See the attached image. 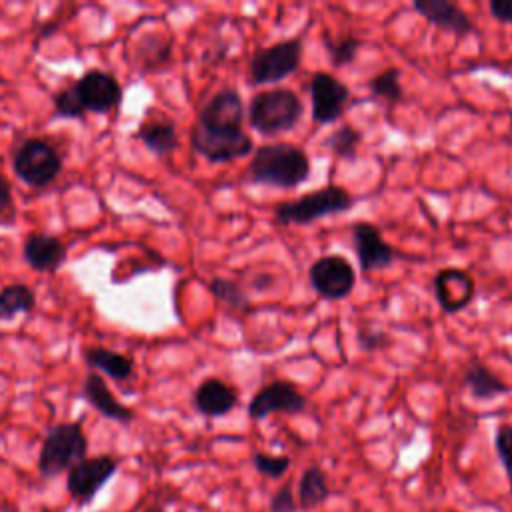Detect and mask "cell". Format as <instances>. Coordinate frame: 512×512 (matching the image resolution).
Returning <instances> with one entry per match:
<instances>
[{
	"label": "cell",
	"mask_w": 512,
	"mask_h": 512,
	"mask_svg": "<svg viewBox=\"0 0 512 512\" xmlns=\"http://www.w3.org/2000/svg\"><path fill=\"white\" fill-rule=\"evenodd\" d=\"M190 144L210 162H232L248 156L254 148V142L246 130L238 134H206L192 128Z\"/></svg>",
	"instance_id": "obj_15"
},
{
	"label": "cell",
	"mask_w": 512,
	"mask_h": 512,
	"mask_svg": "<svg viewBox=\"0 0 512 512\" xmlns=\"http://www.w3.org/2000/svg\"><path fill=\"white\" fill-rule=\"evenodd\" d=\"M432 288H434V298L438 306L446 314H456L464 310L474 300V294H476L474 278L466 270L454 268V266L438 270L434 274Z\"/></svg>",
	"instance_id": "obj_14"
},
{
	"label": "cell",
	"mask_w": 512,
	"mask_h": 512,
	"mask_svg": "<svg viewBox=\"0 0 512 512\" xmlns=\"http://www.w3.org/2000/svg\"><path fill=\"white\" fill-rule=\"evenodd\" d=\"M14 202H12V188L6 176L0 172V226H10L14 220Z\"/></svg>",
	"instance_id": "obj_33"
},
{
	"label": "cell",
	"mask_w": 512,
	"mask_h": 512,
	"mask_svg": "<svg viewBox=\"0 0 512 512\" xmlns=\"http://www.w3.org/2000/svg\"><path fill=\"white\" fill-rule=\"evenodd\" d=\"M208 290H210V294H212L218 302L226 304V306L232 308V310L246 312V310L250 308V300H248V296L244 294V290H242L236 282H232V280H228V278H220V276L212 278V280L208 282Z\"/></svg>",
	"instance_id": "obj_26"
},
{
	"label": "cell",
	"mask_w": 512,
	"mask_h": 512,
	"mask_svg": "<svg viewBox=\"0 0 512 512\" xmlns=\"http://www.w3.org/2000/svg\"><path fill=\"white\" fill-rule=\"evenodd\" d=\"M352 248L356 252L360 270L366 274L374 270H384L392 266L396 258H400V252L390 246L382 238L380 228L370 222H356L352 226Z\"/></svg>",
	"instance_id": "obj_12"
},
{
	"label": "cell",
	"mask_w": 512,
	"mask_h": 512,
	"mask_svg": "<svg viewBox=\"0 0 512 512\" xmlns=\"http://www.w3.org/2000/svg\"><path fill=\"white\" fill-rule=\"evenodd\" d=\"M270 512H298V504L290 486H282L270 498Z\"/></svg>",
	"instance_id": "obj_34"
},
{
	"label": "cell",
	"mask_w": 512,
	"mask_h": 512,
	"mask_svg": "<svg viewBox=\"0 0 512 512\" xmlns=\"http://www.w3.org/2000/svg\"><path fill=\"white\" fill-rule=\"evenodd\" d=\"M368 88L372 92V96L384 98L388 102H400L404 100V88L400 84V70L390 66L386 70H382L380 74L372 76L368 80Z\"/></svg>",
	"instance_id": "obj_27"
},
{
	"label": "cell",
	"mask_w": 512,
	"mask_h": 512,
	"mask_svg": "<svg viewBox=\"0 0 512 512\" xmlns=\"http://www.w3.org/2000/svg\"><path fill=\"white\" fill-rule=\"evenodd\" d=\"M74 86L86 112L106 114L122 102V86L104 70H88L74 82Z\"/></svg>",
	"instance_id": "obj_13"
},
{
	"label": "cell",
	"mask_w": 512,
	"mask_h": 512,
	"mask_svg": "<svg viewBox=\"0 0 512 512\" xmlns=\"http://www.w3.org/2000/svg\"><path fill=\"white\" fill-rule=\"evenodd\" d=\"M412 8L424 16L430 24L438 26L440 30L466 36L474 32V22L464 12V8L450 0H414Z\"/></svg>",
	"instance_id": "obj_16"
},
{
	"label": "cell",
	"mask_w": 512,
	"mask_h": 512,
	"mask_svg": "<svg viewBox=\"0 0 512 512\" xmlns=\"http://www.w3.org/2000/svg\"><path fill=\"white\" fill-rule=\"evenodd\" d=\"M304 112L300 96L290 88H270L252 96L248 124L262 136L286 134L296 128Z\"/></svg>",
	"instance_id": "obj_2"
},
{
	"label": "cell",
	"mask_w": 512,
	"mask_h": 512,
	"mask_svg": "<svg viewBox=\"0 0 512 512\" xmlns=\"http://www.w3.org/2000/svg\"><path fill=\"white\" fill-rule=\"evenodd\" d=\"M12 166L22 182L34 188H42L54 182L60 174L62 156L50 142L42 138H30L18 148Z\"/></svg>",
	"instance_id": "obj_6"
},
{
	"label": "cell",
	"mask_w": 512,
	"mask_h": 512,
	"mask_svg": "<svg viewBox=\"0 0 512 512\" xmlns=\"http://www.w3.org/2000/svg\"><path fill=\"white\" fill-rule=\"evenodd\" d=\"M302 38H286L258 48L248 64L250 84H276L294 74L302 62Z\"/></svg>",
	"instance_id": "obj_5"
},
{
	"label": "cell",
	"mask_w": 512,
	"mask_h": 512,
	"mask_svg": "<svg viewBox=\"0 0 512 512\" xmlns=\"http://www.w3.org/2000/svg\"><path fill=\"white\" fill-rule=\"evenodd\" d=\"M312 120L316 124L336 122L350 100V88L330 72H314L310 78Z\"/></svg>",
	"instance_id": "obj_11"
},
{
	"label": "cell",
	"mask_w": 512,
	"mask_h": 512,
	"mask_svg": "<svg viewBox=\"0 0 512 512\" xmlns=\"http://www.w3.org/2000/svg\"><path fill=\"white\" fill-rule=\"evenodd\" d=\"M86 452L88 440L80 422L54 424L44 436L38 456V470L46 478L58 476L84 460Z\"/></svg>",
	"instance_id": "obj_4"
},
{
	"label": "cell",
	"mask_w": 512,
	"mask_h": 512,
	"mask_svg": "<svg viewBox=\"0 0 512 512\" xmlns=\"http://www.w3.org/2000/svg\"><path fill=\"white\" fill-rule=\"evenodd\" d=\"M84 360L90 368L104 372L106 376H110L116 382H124L132 376L134 372V360L130 356L118 354L114 350H108L104 346H90L84 352Z\"/></svg>",
	"instance_id": "obj_22"
},
{
	"label": "cell",
	"mask_w": 512,
	"mask_h": 512,
	"mask_svg": "<svg viewBox=\"0 0 512 512\" xmlns=\"http://www.w3.org/2000/svg\"><path fill=\"white\" fill-rule=\"evenodd\" d=\"M54 108H56V114L64 116V118H84V114H86L74 84H70L54 94Z\"/></svg>",
	"instance_id": "obj_29"
},
{
	"label": "cell",
	"mask_w": 512,
	"mask_h": 512,
	"mask_svg": "<svg viewBox=\"0 0 512 512\" xmlns=\"http://www.w3.org/2000/svg\"><path fill=\"white\" fill-rule=\"evenodd\" d=\"M362 142V134L350 126V124H344L336 130H332L326 140H324V148L330 150L336 158H342V160H356L358 156V146Z\"/></svg>",
	"instance_id": "obj_25"
},
{
	"label": "cell",
	"mask_w": 512,
	"mask_h": 512,
	"mask_svg": "<svg viewBox=\"0 0 512 512\" xmlns=\"http://www.w3.org/2000/svg\"><path fill=\"white\" fill-rule=\"evenodd\" d=\"M82 398L96 410L100 412L104 418H110L114 422L120 424H128L134 418L132 408L124 406L122 402L116 400V396L110 392L108 384L104 382V378L96 372H90L84 382H82Z\"/></svg>",
	"instance_id": "obj_18"
},
{
	"label": "cell",
	"mask_w": 512,
	"mask_h": 512,
	"mask_svg": "<svg viewBox=\"0 0 512 512\" xmlns=\"http://www.w3.org/2000/svg\"><path fill=\"white\" fill-rule=\"evenodd\" d=\"M330 496L328 480L322 468L308 466L298 482V508L308 510L320 506Z\"/></svg>",
	"instance_id": "obj_23"
},
{
	"label": "cell",
	"mask_w": 512,
	"mask_h": 512,
	"mask_svg": "<svg viewBox=\"0 0 512 512\" xmlns=\"http://www.w3.org/2000/svg\"><path fill=\"white\" fill-rule=\"evenodd\" d=\"M118 460L110 454H100L84 458L74 464L66 474L68 494L80 504L86 506L102 490V486L116 474Z\"/></svg>",
	"instance_id": "obj_8"
},
{
	"label": "cell",
	"mask_w": 512,
	"mask_h": 512,
	"mask_svg": "<svg viewBox=\"0 0 512 512\" xmlns=\"http://www.w3.org/2000/svg\"><path fill=\"white\" fill-rule=\"evenodd\" d=\"M144 512H166L162 506H150L148 510H144Z\"/></svg>",
	"instance_id": "obj_36"
},
{
	"label": "cell",
	"mask_w": 512,
	"mask_h": 512,
	"mask_svg": "<svg viewBox=\"0 0 512 512\" xmlns=\"http://www.w3.org/2000/svg\"><path fill=\"white\" fill-rule=\"evenodd\" d=\"M306 396L288 380H272L262 386L248 404V416L252 420H264L274 412L282 414H302L306 410Z\"/></svg>",
	"instance_id": "obj_10"
},
{
	"label": "cell",
	"mask_w": 512,
	"mask_h": 512,
	"mask_svg": "<svg viewBox=\"0 0 512 512\" xmlns=\"http://www.w3.org/2000/svg\"><path fill=\"white\" fill-rule=\"evenodd\" d=\"M252 464L254 468L268 478H280L286 474V470L290 468V456L286 454H266V452H256L252 456Z\"/></svg>",
	"instance_id": "obj_30"
},
{
	"label": "cell",
	"mask_w": 512,
	"mask_h": 512,
	"mask_svg": "<svg viewBox=\"0 0 512 512\" xmlns=\"http://www.w3.org/2000/svg\"><path fill=\"white\" fill-rule=\"evenodd\" d=\"M462 382L466 384L472 398H476V400H492V398L508 394L512 390L498 374H494L486 364H482L478 360H472L464 368Z\"/></svg>",
	"instance_id": "obj_20"
},
{
	"label": "cell",
	"mask_w": 512,
	"mask_h": 512,
	"mask_svg": "<svg viewBox=\"0 0 512 512\" xmlns=\"http://www.w3.org/2000/svg\"><path fill=\"white\" fill-rule=\"evenodd\" d=\"M308 280L318 296L326 300H342L352 292L356 284V272L344 256L328 254L312 262Z\"/></svg>",
	"instance_id": "obj_9"
},
{
	"label": "cell",
	"mask_w": 512,
	"mask_h": 512,
	"mask_svg": "<svg viewBox=\"0 0 512 512\" xmlns=\"http://www.w3.org/2000/svg\"><path fill=\"white\" fill-rule=\"evenodd\" d=\"M510 144H512V112H510Z\"/></svg>",
	"instance_id": "obj_37"
},
{
	"label": "cell",
	"mask_w": 512,
	"mask_h": 512,
	"mask_svg": "<svg viewBox=\"0 0 512 512\" xmlns=\"http://www.w3.org/2000/svg\"><path fill=\"white\" fill-rule=\"evenodd\" d=\"M354 206V196L336 184H326L294 200H286L274 206V222L278 226H306L324 216L346 212Z\"/></svg>",
	"instance_id": "obj_3"
},
{
	"label": "cell",
	"mask_w": 512,
	"mask_h": 512,
	"mask_svg": "<svg viewBox=\"0 0 512 512\" xmlns=\"http://www.w3.org/2000/svg\"><path fill=\"white\" fill-rule=\"evenodd\" d=\"M310 176L308 154L290 142H272L256 148L246 178L252 184L274 188H296Z\"/></svg>",
	"instance_id": "obj_1"
},
{
	"label": "cell",
	"mask_w": 512,
	"mask_h": 512,
	"mask_svg": "<svg viewBox=\"0 0 512 512\" xmlns=\"http://www.w3.org/2000/svg\"><path fill=\"white\" fill-rule=\"evenodd\" d=\"M488 10L498 22L512 24V0H490Z\"/></svg>",
	"instance_id": "obj_35"
},
{
	"label": "cell",
	"mask_w": 512,
	"mask_h": 512,
	"mask_svg": "<svg viewBox=\"0 0 512 512\" xmlns=\"http://www.w3.org/2000/svg\"><path fill=\"white\" fill-rule=\"evenodd\" d=\"M194 406L200 414L218 418L232 412L238 404V392L220 378H206L194 390Z\"/></svg>",
	"instance_id": "obj_19"
},
{
	"label": "cell",
	"mask_w": 512,
	"mask_h": 512,
	"mask_svg": "<svg viewBox=\"0 0 512 512\" xmlns=\"http://www.w3.org/2000/svg\"><path fill=\"white\" fill-rule=\"evenodd\" d=\"M22 254L32 270L54 272L66 260V246L52 234L34 232L24 240Z\"/></svg>",
	"instance_id": "obj_17"
},
{
	"label": "cell",
	"mask_w": 512,
	"mask_h": 512,
	"mask_svg": "<svg viewBox=\"0 0 512 512\" xmlns=\"http://www.w3.org/2000/svg\"><path fill=\"white\" fill-rule=\"evenodd\" d=\"M494 448L504 466V472L512 484V426L500 424L494 434Z\"/></svg>",
	"instance_id": "obj_31"
},
{
	"label": "cell",
	"mask_w": 512,
	"mask_h": 512,
	"mask_svg": "<svg viewBox=\"0 0 512 512\" xmlns=\"http://www.w3.org/2000/svg\"><path fill=\"white\" fill-rule=\"evenodd\" d=\"M244 122V102L234 88L218 90L198 112L192 128L208 134H238Z\"/></svg>",
	"instance_id": "obj_7"
},
{
	"label": "cell",
	"mask_w": 512,
	"mask_h": 512,
	"mask_svg": "<svg viewBox=\"0 0 512 512\" xmlns=\"http://www.w3.org/2000/svg\"><path fill=\"white\" fill-rule=\"evenodd\" d=\"M356 340L364 352H378V350H384L390 346V336L384 330H378L372 326L358 328Z\"/></svg>",
	"instance_id": "obj_32"
},
{
	"label": "cell",
	"mask_w": 512,
	"mask_h": 512,
	"mask_svg": "<svg viewBox=\"0 0 512 512\" xmlns=\"http://www.w3.org/2000/svg\"><path fill=\"white\" fill-rule=\"evenodd\" d=\"M136 136L144 142L148 150H152L156 156H168L178 148V134L176 126L170 118H150L140 124Z\"/></svg>",
	"instance_id": "obj_21"
},
{
	"label": "cell",
	"mask_w": 512,
	"mask_h": 512,
	"mask_svg": "<svg viewBox=\"0 0 512 512\" xmlns=\"http://www.w3.org/2000/svg\"><path fill=\"white\" fill-rule=\"evenodd\" d=\"M36 304V294L28 284H8L0 290V318L10 320L28 314Z\"/></svg>",
	"instance_id": "obj_24"
},
{
	"label": "cell",
	"mask_w": 512,
	"mask_h": 512,
	"mask_svg": "<svg viewBox=\"0 0 512 512\" xmlns=\"http://www.w3.org/2000/svg\"><path fill=\"white\" fill-rule=\"evenodd\" d=\"M324 48H326V54L330 56V62L334 68H342V66H348L350 62H354L360 46H362V40L358 36H352V34H346V36H340L336 40L324 36Z\"/></svg>",
	"instance_id": "obj_28"
}]
</instances>
